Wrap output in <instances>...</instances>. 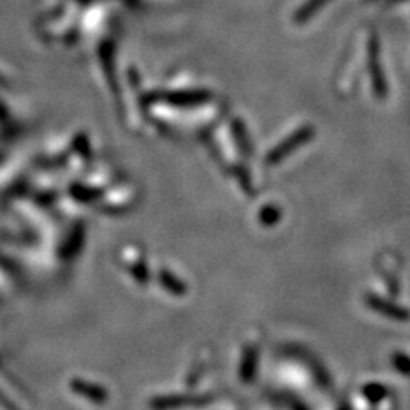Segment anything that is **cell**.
<instances>
[{
  "label": "cell",
  "mask_w": 410,
  "mask_h": 410,
  "mask_svg": "<svg viewBox=\"0 0 410 410\" xmlns=\"http://www.w3.org/2000/svg\"><path fill=\"white\" fill-rule=\"evenodd\" d=\"M368 303L374 308V310L380 311V313H383V315H386V317H390V318H395V320H407V318H409V313L404 310V308L395 306V305H390V303L383 301V299L369 298Z\"/></svg>",
  "instance_id": "obj_2"
},
{
  "label": "cell",
  "mask_w": 410,
  "mask_h": 410,
  "mask_svg": "<svg viewBox=\"0 0 410 410\" xmlns=\"http://www.w3.org/2000/svg\"><path fill=\"white\" fill-rule=\"evenodd\" d=\"M326 2H330V0H310V2L305 4V6L298 11V14H296V21L303 22V21H306V19H310L311 15L317 13L318 9H322Z\"/></svg>",
  "instance_id": "obj_4"
},
{
  "label": "cell",
  "mask_w": 410,
  "mask_h": 410,
  "mask_svg": "<svg viewBox=\"0 0 410 410\" xmlns=\"http://www.w3.org/2000/svg\"><path fill=\"white\" fill-rule=\"evenodd\" d=\"M310 137H311L310 128H303V130H299V132H296L294 135H291L287 140L281 142V144H279L277 147L270 152V156L267 157V163L274 164V163H277V161H281L282 157L287 156V154L293 152V149L298 147V145L305 144Z\"/></svg>",
  "instance_id": "obj_1"
},
{
  "label": "cell",
  "mask_w": 410,
  "mask_h": 410,
  "mask_svg": "<svg viewBox=\"0 0 410 410\" xmlns=\"http://www.w3.org/2000/svg\"><path fill=\"white\" fill-rule=\"evenodd\" d=\"M369 57H371L369 65H371V76H373V81H374V89H376V93L381 96V94H385V77L381 76L380 64H378L376 39H373L371 41V51H369Z\"/></svg>",
  "instance_id": "obj_3"
}]
</instances>
